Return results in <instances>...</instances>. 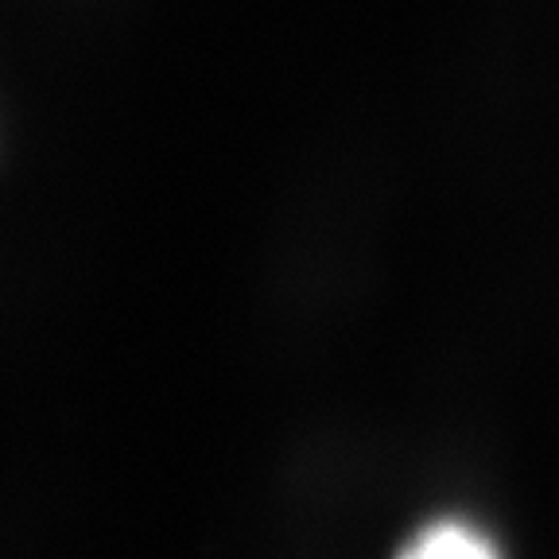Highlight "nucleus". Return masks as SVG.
I'll use <instances>...</instances> for the list:
<instances>
[{"mask_svg":"<svg viewBox=\"0 0 559 559\" xmlns=\"http://www.w3.org/2000/svg\"><path fill=\"white\" fill-rule=\"evenodd\" d=\"M401 559H498V551L466 524H431L401 551Z\"/></svg>","mask_w":559,"mask_h":559,"instance_id":"1","label":"nucleus"}]
</instances>
